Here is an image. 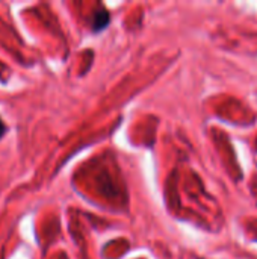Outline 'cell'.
<instances>
[{"mask_svg": "<svg viewBox=\"0 0 257 259\" xmlns=\"http://www.w3.org/2000/svg\"><path fill=\"white\" fill-rule=\"evenodd\" d=\"M108 23H109V14L106 11H97L92 18V30L100 32L108 26Z\"/></svg>", "mask_w": 257, "mask_h": 259, "instance_id": "cell-1", "label": "cell"}, {"mask_svg": "<svg viewBox=\"0 0 257 259\" xmlns=\"http://www.w3.org/2000/svg\"><path fill=\"white\" fill-rule=\"evenodd\" d=\"M5 132H6V126L3 124V121H2V118H0V138L5 135Z\"/></svg>", "mask_w": 257, "mask_h": 259, "instance_id": "cell-2", "label": "cell"}]
</instances>
